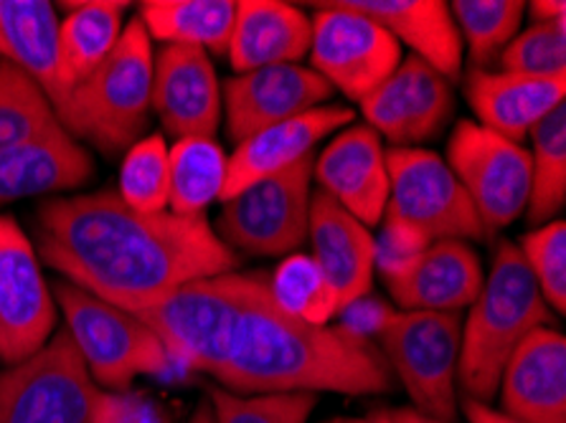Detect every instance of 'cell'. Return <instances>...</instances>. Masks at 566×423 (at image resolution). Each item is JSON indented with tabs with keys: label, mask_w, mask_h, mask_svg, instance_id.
<instances>
[{
	"label": "cell",
	"mask_w": 566,
	"mask_h": 423,
	"mask_svg": "<svg viewBox=\"0 0 566 423\" xmlns=\"http://www.w3.org/2000/svg\"><path fill=\"white\" fill-rule=\"evenodd\" d=\"M36 254L66 282L119 309L186 282L239 272L206 215L143 213L115 191L51 198L36 209Z\"/></svg>",
	"instance_id": "1"
},
{
	"label": "cell",
	"mask_w": 566,
	"mask_h": 423,
	"mask_svg": "<svg viewBox=\"0 0 566 423\" xmlns=\"http://www.w3.org/2000/svg\"><path fill=\"white\" fill-rule=\"evenodd\" d=\"M217 381L231 393L379 395L397 388L374 340L340 325H313L287 315L264 274H250L229 356Z\"/></svg>",
	"instance_id": "2"
},
{
	"label": "cell",
	"mask_w": 566,
	"mask_h": 423,
	"mask_svg": "<svg viewBox=\"0 0 566 423\" xmlns=\"http://www.w3.org/2000/svg\"><path fill=\"white\" fill-rule=\"evenodd\" d=\"M552 309L516 244L501 241L491 274L462 322L458 388L462 399L491 403L505 362L536 327H548Z\"/></svg>",
	"instance_id": "3"
},
{
	"label": "cell",
	"mask_w": 566,
	"mask_h": 423,
	"mask_svg": "<svg viewBox=\"0 0 566 423\" xmlns=\"http://www.w3.org/2000/svg\"><path fill=\"white\" fill-rule=\"evenodd\" d=\"M153 59V39L140 19L127 21L113 54L72 89L66 133L109 158L130 150L150 125Z\"/></svg>",
	"instance_id": "4"
},
{
	"label": "cell",
	"mask_w": 566,
	"mask_h": 423,
	"mask_svg": "<svg viewBox=\"0 0 566 423\" xmlns=\"http://www.w3.org/2000/svg\"><path fill=\"white\" fill-rule=\"evenodd\" d=\"M247 284L250 274L242 272L206 276L125 313L135 315L156 335L176 366L217 378L229 356Z\"/></svg>",
	"instance_id": "5"
},
{
	"label": "cell",
	"mask_w": 566,
	"mask_h": 423,
	"mask_svg": "<svg viewBox=\"0 0 566 423\" xmlns=\"http://www.w3.org/2000/svg\"><path fill=\"white\" fill-rule=\"evenodd\" d=\"M51 295L64 313L69 338L99 388L125 391L135 378L160 376L174 366L160 340L135 315L66 279L54 282Z\"/></svg>",
	"instance_id": "6"
},
{
	"label": "cell",
	"mask_w": 566,
	"mask_h": 423,
	"mask_svg": "<svg viewBox=\"0 0 566 423\" xmlns=\"http://www.w3.org/2000/svg\"><path fill=\"white\" fill-rule=\"evenodd\" d=\"M374 342L417 413L458 421L462 313H391Z\"/></svg>",
	"instance_id": "7"
},
{
	"label": "cell",
	"mask_w": 566,
	"mask_h": 423,
	"mask_svg": "<svg viewBox=\"0 0 566 423\" xmlns=\"http://www.w3.org/2000/svg\"><path fill=\"white\" fill-rule=\"evenodd\" d=\"M99 399L66 330L33 358L0 370V423H94Z\"/></svg>",
	"instance_id": "8"
},
{
	"label": "cell",
	"mask_w": 566,
	"mask_h": 423,
	"mask_svg": "<svg viewBox=\"0 0 566 423\" xmlns=\"http://www.w3.org/2000/svg\"><path fill=\"white\" fill-rule=\"evenodd\" d=\"M313 162L300 160L280 176L252 183L224 201L217 236L231 252L250 256H290L307 241L313 201Z\"/></svg>",
	"instance_id": "9"
},
{
	"label": "cell",
	"mask_w": 566,
	"mask_h": 423,
	"mask_svg": "<svg viewBox=\"0 0 566 423\" xmlns=\"http://www.w3.org/2000/svg\"><path fill=\"white\" fill-rule=\"evenodd\" d=\"M389 203L384 215L399 219L432 241H485L473 201L440 155L422 148L386 150Z\"/></svg>",
	"instance_id": "10"
},
{
	"label": "cell",
	"mask_w": 566,
	"mask_h": 423,
	"mask_svg": "<svg viewBox=\"0 0 566 423\" xmlns=\"http://www.w3.org/2000/svg\"><path fill=\"white\" fill-rule=\"evenodd\" d=\"M311 19V68L333 89L361 102L401 64V46L389 31L346 0H325Z\"/></svg>",
	"instance_id": "11"
},
{
	"label": "cell",
	"mask_w": 566,
	"mask_h": 423,
	"mask_svg": "<svg viewBox=\"0 0 566 423\" xmlns=\"http://www.w3.org/2000/svg\"><path fill=\"white\" fill-rule=\"evenodd\" d=\"M448 168L473 201L485 233L511 226L521 213H526L531 155L523 145L462 119L452 129Z\"/></svg>",
	"instance_id": "12"
},
{
	"label": "cell",
	"mask_w": 566,
	"mask_h": 423,
	"mask_svg": "<svg viewBox=\"0 0 566 423\" xmlns=\"http://www.w3.org/2000/svg\"><path fill=\"white\" fill-rule=\"evenodd\" d=\"M56 313L36 246L13 215H0V362L36 356L54 338Z\"/></svg>",
	"instance_id": "13"
},
{
	"label": "cell",
	"mask_w": 566,
	"mask_h": 423,
	"mask_svg": "<svg viewBox=\"0 0 566 423\" xmlns=\"http://www.w3.org/2000/svg\"><path fill=\"white\" fill-rule=\"evenodd\" d=\"M366 125L394 148H415L440 135L454 112L452 84L422 59L409 56L361 102Z\"/></svg>",
	"instance_id": "14"
},
{
	"label": "cell",
	"mask_w": 566,
	"mask_h": 423,
	"mask_svg": "<svg viewBox=\"0 0 566 423\" xmlns=\"http://www.w3.org/2000/svg\"><path fill=\"white\" fill-rule=\"evenodd\" d=\"M333 86L311 66L282 64L237 74L221 86L229 137L237 145L262 129L323 107Z\"/></svg>",
	"instance_id": "15"
},
{
	"label": "cell",
	"mask_w": 566,
	"mask_h": 423,
	"mask_svg": "<svg viewBox=\"0 0 566 423\" xmlns=\"http://www.w3.org/2000/svg\"><path fill=\"white\" fill-rule=\"evenodd\" d=\"M150 109L176 140L217 135L224 107L211 56L193 46H163L153 59Z\"/></svg>",
	"instance_id": "16"
},
{
	"label": "cell",
	"mask_w": 566,
	"mask_h": 423,
	"mask_svg": "<svg viewBox=\"0 0 566 423\" xmlns=\"http://www.w3.org/2000/svg\"><path fill=\"white\" fill-rule=\"evenodd\" d=\"M321 191L340 209L374 229L389 203V172L381 137L368 125H348L313 162Z\"/></svg>",
	"instance_id": "17"
},
{
	"label": "cell",
	"mask_w": 566,
	"mask_h": 423,
	"mask_svg": "<svg viewBox=\"0 0 566 423\" xmlns=\"http://www.w3.org/2000/svg\"><path fill=\"white\" fill-rule=\"evenodd\" d=\"M350 123H354V109L343 105H323L247 137L231 152L224 191H221L219 201L224 203L252 183L280 176L287 168L297 166L300 160L311 158L317 142Z\"/></svg>",
	"instance_id": "18"
},
{
	"label": "cell",
	"mask_w": 566,
	"mask_h": 423,
	"mask_svg": "<svg viewBox=\"0 0 566 423\" xmlns=\"http://www.w3.org/2000/svg\"><path fill=\"white\" fill-rule=\"evenodd\" d=\"M307 241L313 262L338 299V315L356 299L371 295L376 236L323 191L313 193Z\"/></svg>",
	"instance_id": "19"
},
{
	"label": "cell",
	"mask_w": 566,
	"mask_h": 423,
	"mask_svg": "<svg viewBox=\"0 0 566 423\" xmlns=\"http://www.w3.org/2000/svg\"><path fill=\"white\" fill-rule=\"evenodd\" d=\"M503 413L526 423H566V338L554 327H536L505 362Z\"/></svg>",
	"instance_id": "20"
},
{
	"label": "cell",
	"mask_w": 566,
	"mask_h": 423,
	"mask_svg": "<svg viewBox=\"0 0 566 423\" xmlns=\"http://www.w3.org/2000/svg\"><path fill=\"white\" fill-rule=\"evenodd\" d=\"M0 62L29 74L46 94L59 123L69 115L72 89L64 82L59 15L49 0H0Z\"/></svg>",
	"instance_id": "21"
},
{
	"label": "cell",
	"mask_w": 566,
	"mask_h": 423,
	"mask_svg": "<svg viewBox=\"0 0 566 423\" xmlns=\"http://www.w3.org/2000/svg\"><path fill=\"white\" fill-rule=\"evenodd\" d=\"M483 282V266L468 241H434L386 287L401 313H462L473 305Z\"/></svg>",
	"instance_id": "22"
},
{
	"label": "cell",
	"mask_w": 566,
	"mask_h": 423,
	"mask_svg": "<svg viewBox=\"0 0 566 423\" xmlns=\"http://www.w3.org/2000/svg\"><path fill=\"white\" fill-rule=\"evenodd\" d=\"M465 97L473 107L478 125L518 142L531 135L546 115L564 105L566 76L538 80L513 72H485L473 68L465 80Z\"/></svg>",
	"instance_id": "23"
},
{
	"label": "cell",
	"mask_w": 566,
	"mask_h": 423,
	"mask_svg": "<svg viewBox=\"0 0 566 423\" xmlns=\"http://www.w3.org/2000/svg\"><path fill=\"white\" fill-rule=\"evenodd\" d=\"M94 178V160L66 129L0 150V205L21 198L76 191Z\"/></svg>",
	"instance_id": "24"
},
{
	"label": "cell",
	"mask_w": 566,
	"mask_h": 423,
	"mask_svg": "<svg viewBox=\"0 0 566 423\" xmlns=\"http://www.w3.org/2000/svg\"><path fill=\"white\" fill-rule=\"evenodd\" d=\"M311 51V19L282 0H242L229 39V64L237 74L264 66L297 64Z\"/></svg>",
	"instance_id": "25"
},
{
	"label": "cell",
	"mask_w": 566,
	"mask_h": 423,
	"mask_svg": "<svg viewBox=\"0 0 566 423\" xmlns=\"http://www.w3.org/2000/svg\"><path fill=\"white\" fill-rule=\"evenodd\" d=\"M348 8L368 15L407 43L411 56L422 59L450 84L462 74V39L444 0H346Z\"/></svg>",
	"instance_id": "26"
},
{
	"label": "cell",
	"mask_w": 566,
	"mask_h": 423,
	"mask_svg": "<svg viewBox=\"0 0 566 423\" xmlns=\"http://www.w3.org/2000/svg\"><path fill=\"white\" fill-rule=\"evenodd\" d=\"M137 19L150 39L163 46L203 49L206 54H227L237 19L234 0H145Z\"/></svg>",
	"instance_id": "27"
},
{
	"label": "cell",
	"mask_w": 566,
	"mask_h": 423,
	"mask_svg": "<svg viewBox=\"0 0 566 423\" xmlns=\"http://www.w3.org/2000/svg\"><path fill=\"white\" fill-rule=\"evenodd\" d=\"M62 8H66L64 21H59L62 72L69 89H74L113 54L125 29L127 3L80 0V3H62Z\"/></svg>",
	"instance_id": "28"
},
{
	"label": "cell",
	"mask_w": 566,
	"mask_h": 423,
	"mask_svg": "<svg viewBox=\"0 0 566 423\" xmlns=\"http://www.w3.org/2000/svg\"><path fill=\"white\" fill-rule=\"evenodd\" d=\"M170 201L176 215H203L224 191L229 158L213 137H184L168 148Z\"/></svg>",
	"instance_id": "29"
},
{
	"label": "cell",
	"mask_w": 566,
	"mask_h": 423,
	"mask_svg": "<svg viewBox=\"0 0 566 423\" xmlns=\"http://www.w3.org/2000/svg\"><path fill=\"white\" fill-rule=\"evenodd\" d=\"M531 193L526 219L544 226L564 211L566 203V105L556 107L531 129Z\"/></svg>",
	"instance_id": "30"
},
{
	"label": "cell",
	"mask_w": 566,
	"mask_h": 423,
	"mask_svg": "<svg viewBox=\"0 0 566 423\" xmlns=\"http://www.w3.org/2000/svg\"><path fill=\"white\" fill-rule=\"evenodd\" d=\"M62 129L41 86L13 64L0 62V150Z\"/></svg>",
	"instance_id": "31"
},
{
	"label": "cell",
	"mask_w": 566,
	"mask_h": 423,
	"mask_svg": "<svg viewBox=\"0 0 566 423\" xmlns=\"http://www.w3.org/2000/svg\"><path fill=\"white\" fill-rule=\"evenodd\" d=\"M448 6L475 68H483L501 56V51L518 36L526 13V3L521 0H454Z\"/></svg>",
	"instance_id": "32"
},
{
	"label": "cell",
	"mask_w": 566,
	"mask_h": 423,
	"mask_svg": "<svg viewBox=\"0 0 566 423\" xmlns=\"http://www.w3.org/2000/svg\"><path fill=\"white\" fill-rule=\"evenodd\" d=\"M115 193L119 201L135 211H168L170 162L163 135H145L125 152Z\"/></svg>",
	"instance_id": "33"
},
{
	"label": "cell",
	"mask_w": 566,
	"mask_h": 423,
	"mask_svg": "<svg viewBox=\"0 0 566 423\" xmlns=\"http://www.w3.org/2000/svg\"><path fill=\"white\" fill-rule=\"evenodd\" d=\"M268 284L272 299L287 315L313 325H328L333 317H338V299L311 254H290L282 258Z\"/></svg>",
	"instance_id": "34"
},
{
	"label": "cell",
	"mask_w": 566,
	"mask_h": 423,
	"mask_svg": "<svg viewBox=\"0 0 566 423\" xmlns=\"http://www.w3.org/2000/svg\"><path fill=\"white\" fill-rule=\"evenodd\" d=\"M317 393H231L213 388L209 395L213 423H307Z\"/></svg>",
	"instance_id": "35"
},
{
	"label": "cell",
	"mask_w": 566,
	"mask_h": 423,
	"mask_svg": "<svg viewBox=\"0 0 566 423\" xmlns=\"http://www.w3.org/2000/svg\"><path fill=\"white\" fill-rule=\"evenodd\" d=\"M518 252L552 313H566V223L548 221L521 239Z\"/></svg>",
	"instance_id": "36"
},
{
	"label": "cell",
	"mask_w": 566,
	"mask_h": 423,
	"mask_svg": "<svg viewBox=\"0 0 566 423\" xmlns=\"http://www.w3.org/2000/svg\"><path fill=\"white\" fill-rule=\"evenodd\" d=\"M499 62L503 72L538 80L566 76V19L534 23L501 51Z\"/></svg>",
	"instance_id": "37"
},
{
	"label": "cell",
	"mask_w": 566,
	"mask_h": 423,
	"mask_svg": "<svg viewBox=\"0 0 566 423\" xmlns=\"http://www.w3.org/2000/svg\"><path fill=\"white\" fill-rule=\"evenodd\" d=\"M384 229L379 233L376 244V272H381L384 282L397 279L405 274L411 264L430 248L432 241L419 233L409 223L384 215Z\"/></svg>",
	"instance_id": "38"
},
{
	"label": "cell",
	"mask_w": 566,
	"mask_h": 423,
	"mask_svg": "<svg viewBox=\"0 0 566 423\" xmlns=\"http://www.w3.org/2000/svg\"><path fill=\"white\" fill-rule=\"evenodd\" d=\"M391 313L394 309L386 307L384 302L366 295L361 299H356L354 305H348L338 317H340V327L346 332L364 340H376V335H379V330L386 325V319L391 317Z\"/></svg>",
	"instance_id": "39"
},
{
	"label": "cell",
	"mask_w": 566,
	"mask_h": 423,
	"mask_svg": "<svg viewBox=\"0 0 566 423\" xmlns=\"http://www.w3.org/2000/svg\"><path fill=\"white\" fill-rule=\"evenodd\" d=\"M460 405H462V411H465V416H468L470 423H526V421H518V419L509 416V413L491 409V403L462 399Z\"/></svg>",
	"instance_id": "40"
},
{
	"label": "cell",
	"mask_w": 566,
	"mask_h": 423,
	"mask_svg": "<svg viewBox=\"0 0 566 423\" xmlns=\"http://www.w3.org/2000/svg\"><path fill=\"white\" fill-rule=\"evenodd\" d=\"M526 11H531L536 23H548L566 19V3L564 0H534V3H526Z\"/></svg>",
	"instance_id": "41"
},
{
	"label": "cell",
	"mask_w": 566,
	"mask_h": 423,
	"mask_svg": "<svg viewBox=\"0 0 566 423\" xmlns=\"http://www.w3.org/2000/svg\"><path fill=\"white\" fill-rule=\"evenodd\" d=\"M374 416L381 423H444V421L427 419V416H422V413H417L415 409H379V411H374Z\"/></svg>",
	"instance_id": "42"
},
{
	"label": "cell",
	"mask_w": 566,
	"mask_h": 423,
	"mask_svg": "<svg viewBox=\"0 0 566 423\" xmlns=\"http://www.w3.org/2000/svg\"><path fill=\"white\" fill-rule=\"evenodd\" d=\"M188 423H213V416H211V405L209 401H201L199 409L193 411V416Z\"/></svg>",
	"instance_id": "43"
},
{
	"label": "cell",
	"mask_w": 566,
	"mask_h": 423,
	"mask_svg": "<svg viewBox=\"0 0 566 423\" xmlns=\"http://www.w3.org/2000/svg\"><path fill=\"white\" fill-rule=\"evenodd\" d=\"M325 423H381V421L376 419L374 413H368L366 419H350V416H340V419H333V421H325Z\"/></svg>",
	"instance_id": "44"
},
{
	"label": "cell",
	"mask_w": 566,
	"mask_h": 423,
	"mask_svg": "<svg viewBox=\"0 0 566 423\" xmlns=\"http://www.w3.org/2000/svg\"><path fill=\"white\" fill-rule=\"evenodd\" d=\"M166 423H170V421H166Z\"/></svg>",
	"instance_id": "45"
}]
</instances>
